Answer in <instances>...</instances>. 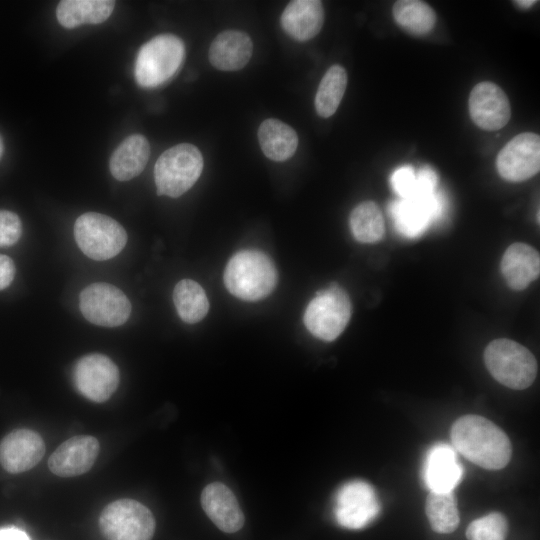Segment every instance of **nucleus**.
Instances as JSON below:
<instances>
[{"instance_id": "1", "label": "nucleus", "mask_w": 540, "mask_h": 540, "mask_svg": "<svg viewBox=\"0 0 540 540\" xmlns=\"http://www.w3.org/2000/svg\"><path fill=\"white\" fill-rule=\"evenodd\" d=\"M451 441L461 455L485 469H501L511 458L508 436L482 416L466 415L456 420L451 428Z\"/></svg>"}, {"instance_id": "2", "label": "nucleus", "mask_w": 540, "mask_h": 540, "mask_svg": "<svg viewBox=\"0 0 540 540\" xmlns=\"http://www.w3.org/2000/svg\"><path fill=\"white\" fill-rule=\"evenodd\" d=\"M277 278L271 258L258 250H242L233 255L223 277L227 290L245 301L267 297L276 287Z\"/></svg>"}, {"instance_id": "3", "label": "nucleus", "mask_w": 540, "mask_h": 540, "mask_svg": "<svg viewBox=\"0 0 540 540\" xmlns=\"http://www.w3.org/2000/svg\"><path fill=\"white\" fill-rule=\"evenodd\" d=\"M203 165L201 152L192 144L181 143L167 149L154 167L157 194L172 198L181 196L196 183Z\"/></svg>"}, {"instance_id": "4", "label": "nucleus", "mask_w": 540, "mask_h": 540, "mask_svg": "<svg viewBox=\"0 0 540 540\" xmlns=\"http://www.w3.org/2000/svg\"><path fill=\"white\" fill-rule=\"evenodd\" d=\"M484 360L491 375L501 384L515 390L529 387L537 375L534 355L510 339H496L488 344Z\"/></svg>"}, {"instance_id": "5", "label": "nucleus", "mask_w": 540, "mask_h": 540, "mask_svg": "<svg viewBox=\"0 0 540 540\" xmlns=\"http://www.w3.org/2000/svg\"><path fill=\"white\" fill-rule=\"evenodd\" d=\"M185 55L183 41L172 34L152 38L139 50L134 75L143 88L157 87L169 80L179 69Z\"/></svg>"}, {"instance_id": "6", "label": "nucleus", "mask_w": 540, "mask_h": 540, "mask_svg": "<svg viewBox=\"0 0 540 540\" xmlns=\"http://www.w3.org/2000/svg\"><path fill=\"white\" fill-rule=\"evenodd\" d=\"M352 313L348 294L338 284L317 292L306 307L303 321L315 337L332 341L347 326Z\"/></svg>"}, {"instance_id": "7", "label": "nucleus", "mask_w": 540, "mask_h": 540, "mask_svg": "<svg viewBox=\"0 0 540 540\" xmlns=\"http://www.w3.org/2000/svg\"><path fill=\"white\" fill-rule=\"evenodd\" d=\"M74 237L81 251L97 261L115 257L127 242V233L120 223L96 212L84 213L76 219Z\"/></svg>"}, {"instance_id": "8", "label": "nucleus", "mask_w": 540, "mask_h": 540, "mask_svg": "<svg viewBox=\"0 0 540 540\" xmlns=\"http://www.w3.org/2000/svg\"><path fill=\"white\" fill-rule=\"evenodd\" d=\"M99 527L107 540H151L155 519L142 503L133 499H119L102 510Z\"/></svg>"}, {"instance_id": "9", "label": "nucleus", "mask_w": 540, "mask_h": 540, "mask_svg": "<svg viewBox=\"0 0 540 540\" xmlns=\"http://www.w3.org/2000/svg\"><path fill=\"white\" fill-rule=\"evenodd\" d=\"M80 310L89 322L103 327L124 324L131 313V303L117 287L108 283H93L79 296Z\"/></svg>"}, {"instance_id": "10", "label": "nucleus", "mask_w": 540, "mask_h": 540, "mask_svg": "<svg viewBox=\"0 0 540 540\" xmlns=\"http://www.w3.org/2000/svg\"><path fill=\"white\" fill-rule=\"evenodd\" d=\"M446 202L440 192L399 198L389 206L396 230L404 237L417 238L428 227L440 220L445 212Z\"/></svg>"}, {"instance_id": "11", "label": "nucleus", "mask_w": 540, "mask_h": 540, "mask_svg": "<svg viewBox=\"0 0 540 540\" xmlns=\"http://www.w3.org/2000/svg\"><path fill=\"white\" fill-rule=\"evenodd\" d=\"M119 380L116 364L99 353L81 357L73 369V381L78 392L96 403L107 401L116 391Z\"/></svg>"}, {"instance_id": "12", "label": "nucleus", "mask_w": 540, "mask_h": 540, "mask_svg": "<svg viewBox=\"0 0 540 540\" xmlns=\"http://www.w3.org/2000/svg\"><path fill=\"white\" fill-rule=\"evenodd\" d=\"M380 511L374 488L367 482L354 480L344 484L336 493V521L349 529H360L373 521Z\"/></svg>"}, {"instance_id": "13", "label": "nucleus", "mask_w": 540, "mask_h": 540, "mask_svg": "<svg viewBox=\"0 0 540 540\" xmlns=\"http://www.w3.org/2000/svg\"><path fill=\"white\" fill-rule=\"evenodd\" d=\"M496 167L510 182L525 181L540 170V136L523 132L513 137L498 153Z\"/></svg>"}, {"instance_id": "14", "label": "nucleus", "mask_w": 540, "mask_h": 540, "mask_svg": "<svg viewBox=\"0 0 540 540\" xmlns=\"http://www.w3.org/2000/svg\"><path fill=\"white\" fill-rule=\"evenodd\" d=\"M472 121L486 131H497L510 120L511 105L506 93L495 83L476 84L469 96Z\"/></svg>"}, {"instance_id": "15", "label": "nucleus", "mask_w": 540, "mask_h": 540, "mask_svg": "<svg viewBox=\"0 0 540 540\" xmlns=\"http://www.w3.org/2000/svg\"><path fill=\"white\" fill-rule=\"evenodd\" d=\"M98 440L78 435L64 441L48 459L50 471L59 477H74L91 469L99 454Z\"/></svg>"}, {"instance_id": "16", "label": "nucleus", "mask_w": 540, "mask_h": 540, "mask_svg": "<svg viewBox=\"0 0 540 540\" xmlns=\"http://www.w3.org/2000/svg\"><path fill=\"white\" fill-rule=\"evenodd\" d=\"M45 453L42 437L30 429H17L0 442V464L9 473L30 470L39 463Z\"/></svg>"}, {"instance_id": "17", "label": "nucleus", "mask_w": 540, "mask_h": 540, "mask_svg": "<svg viewBox=\"0 0 540 540\" xmlns=\"http://www.w3.org/2000/svg\"><path fill=\"white\" fill-rule=\"evenodd\" d=\"M422 474L430 491L452 492L463 477L456 450L444 443L432 446L425 456Z\"/></svg>"}, {"instance_id": "18", "label": "nucleus", "mask_w": 540, "mask_h": 540, "mask_svg": "<svg viewBox=\"0 0 540 540\" xmlns=\"http://www.w3.org/2000/svg\"><path fill=\"white\" fill-rule=\"evenodd\" d=\"M206 515L223 532L234 533L244 525V514L234 493L223 483L208 484L201 493Z\"/></svg>"}, {"instance_id": "19", "label": "nucleus", "mask_w": 540, "mask_h": 540, "mask_svg": "<svg viewBox=\"0 0 540 540\" xmlns=\"http://www.w3.org/2000/svg\"><path fill=\"white\" fill-rule=\"evenodd\" d=\"M253 53L248 34L239 30H226L216 36L209 48V61L218 70L237 71L243 68Z\"/></svg>"}, {"instance_id": "20", "label": "nucleus", "mask_w": 540, "mask_h": 540, "mask_svg": "<svg viewBox=\"0 0 540 540\" xmlns=\"http://www.w3.org/2000/svg\"><path fill=\"white\" fill-rule=\"evenodd\" d=\"M280 23L283 30L297 41L314 38L324 23V9L318 0H294L284 9Z\"/></svg>"}, {"instance_id": "21", "label": "nucleus", "mask_w": 540, "mask_h": 540, "mask_svg": "<svg viewBox=\"0 0 540 540\" xmlns=\"http://www.w3.org/2000/svg\"><path fill=\"white\" fill-rule=\"evenodd\" d=\"M501 271L512 289L523 290L539 276V253L528 244L514 243L502 257Z\"/></svg>"}, {"instance_id": "22", "label": "nucleus", "mask_w": 540, "mask_h": 540, "mask_svg": "<svg viewBox=\"0 0 540 540\" xmlns=\"http://www.w3.org/2000/svg\"><path fill=\"white\" fill-rule=\"evenodd\" d=\"M149 156L148 140L140 134L130 135L112 153L109 161L110 172L115 179L128 181L144 170Z\"/></svg>"}, {"instance_id": "23", "label": "nucleus", "mask_w": 540, "mask_h": 540, "mask_svg": "<svg viewBox=\"0 0 540 540\" xmlns=\"http://www.w3.org/2000/svg\"><path fill=\"white\" fill-rule=\"evenodd\" d=\"M258 140L266 157L273 161H285L292 157L298 146L296 131L284 122L269 118L258 129Z\"/></svg>"}, {"instance_id": "24", "label": "nucleus", "mask_w": 540, "mask_h": 540, "mask_svg": "<svg viewBox=\"0 0 540 540\" xmlns=\"http://www.w3.org/2000/svg\"><path fill=\"white\" fill-rule=\"evenodd\" d=\"M115 1L110 0H63L60 1L56 16L65 28H75L82 24H99L112 13Z\"/></svg>"}, {"instance_id": "25", "label": "nucleus", "mask_w": 540, "mask_h": 540, "mask_svg": "<svg viewBox=\"0 0 540 540\" xmlns=\"http://www.w3.org/2000/svg\"><path fill=\"white\" fill-rule=\"evenodd\" d=\"M173 301L179 317L189 324L201 321L209 310L204 289L191 279H183L176 284Z\"/></svg>"}, {"instance_id": "26", "label": "nucleus", "mask_w": 540, "mask_h": 540, "mask_svg": "<svg viewBox=\"0 0 540 540\" xmlns=\"http://www.w3.org/2000/svg\"><path fill=\"white\" fill-rule=\"evenodd\" d=\"M394 20L399 26L414 35L429 33L436 23V13L426 2L398 0L392 8Z\"/></svg>"}, {"instance_id": "27", "label": "nucleus", "mask_w": 540, "mask_h": 540, "mask_svg": "<svg viewBox=\"0 0 540 540\" xmlns=\"http://www.w3.org/2000/svg\"><path fill=\"white\" fill-rule=\"evenodd\" d=\"M346 86V70L341 65H332L321 79L315 96V109L320 117L328 118L336 112Z\"/></svg>"}, {"instance_id": "28", "label": "nucleus", "mask_w": 540, "mask_h": 540, "mask_svg": "<svg viewBox=\"0 0 540 540\" xmlns=\"http://www.w3.org/2000/svg\"><path fill=\"white\" fill-rule=\"evenodd\" d=\"M350 228L354 238L362 243H374L385 233L384 218L373 201L358 204L350 215Z\"/></svg>"}, {"instance_id": "29", "label": "nucleus", "mask_w": 540, "mask_h": 540, "mask_svg": "<svg viewBox=\"0 0 540 540\" xmlns=\"http://www.w3.org/2000/svg\"><path fill=\"white\" fill-rule=\"evenodd\" d=\"M425 512L432 530L437 533H452L459 525V512L452 492L430 491Z\"/></svg>"}, {"instance_id": "30", "label": "nucleus", "mask_w": 540, "mask_h": 540, "mask_svg": "<svg viewBox=\"0 0 540 540\" xmlns=\"http://www.w3.org/2000/svg\"><path fill=\"white\" fill-rule=\"evenodd\" d=\"M508 532L506 517L492 512L472 521L466 530L468 540H505Z\"/></svg>"}, {"instance_id": "31", "label": "nucleus", "mask_w": 540, "mask_h": 540, "mask_svg": "<svg viewBox=\"0 0 540 540\" xmlns=\"http://www.w3.org/2000/svg\"><path fill=\"white\" fill-rule=\"evenodd\" d=\"M22 233L20 218L14 212L0 210V247L15 244Z\"/></svg>"}, {"instance_id": "32", "label": "nucleus", "mask_w": 540, "mask_h": 540, "mask_svg": "<svg viewBox=\"0 0 540 540\" xmlns=\"http://www.w3.org/2000/svg\"><path fill=\"white\" fill-rule=\"evenodd\" d=\"M391 186L402 199L413 195L416 186V172L410 166H402L391 175Z\"/></svg>"}, {"instance_id": "33", "label": "nucleus", "mask_w": 540, "mask_h": 540, "mask_svg": "<svg viewBox=\"0 0 540 540\" xmlns=\"http://www.w3.org/2000/svg\"><path fill=\"white\" fill-rule=\"evenodd\" d=\"M437 181V175L431 168H421L416 172V186L412 196L428 195L435 192Z\"/></svg>"}, {"instance_id": "34", "label": "nucleus", "mask_w": 540, "mask_h": 540, "mask_svg": "<svg viewBox=\"0 0 540 540\" xmlns=\"http://www.w3.org/2000/svg\"><path fill=\"white\" fill-rule=\"evenodd\" d=\"M15 265L12 259L0 254V290L7 288L13 281Z\"/></svg>"}, {"instance_id": "35", "label": "nucleus", "mask_w": 540, "mask_h": 540, "mask_svg": "<svg viewBox=\"0 0 540 540\" xmlns=\"http://www.w3.org/2000/svg\"><path fill=\"white\" fill-rule=\"evenodd\" d=\"M0 540H30L25 532L15 527L0 529Z\"/></svg>"}, {"instance_id": "36", "label": "nucleus", "mask_w": 540, "mask_h": 540, "mask_svg": "<svg viewBox=\"0 0 540 540\" xmlns=\"http://www.w3.org/2000/svg\"><path fill=\"white\" fill-rule=\"evenodd\" d=\"M513 3H515L520 8L528 9L531 6H533L535 3H537V1H535V0H518V1H514Z\"/></svg>"}, {"instance_id": "37", "label": "nucleus", "mask_w": 540, "mask_h": 540, "mask_svg": "<svg viewBox=\"0 0 540 540\" xmlns=\"http://www.w3.org/2000/svg\"><path fill=\"white\" fill-rule=\"evenodd\" d=\"M3 149H4V147H3V141H2V138H1V136H0V157H1L2 153H3Z\"/></svg>"}]
</instances>
